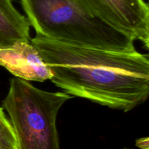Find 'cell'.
Returning a JSON list of instances; mask_svg holds the SVG:
<instances>
[{"instance_id":"cell-1","label":"cell","mask_w":149,"mask_h":149,"mask_svg":"<svg viewBox=\"0 0 149 149\" xmlns=\"http://www.w3.org/2000/svg\"><path fill=\"white\" fill-rule=\"evenodd\" d=\"M31 43L52 72L51 81L71 96L124 112L148 99V54L75 46L39 34Z\"/></svg>"},{"instance_id":"cell-3","label":"cell","mask_w":149,"mask_h":149,"mask_svg":"<svg viewBox=\"0 0 149 149\" xmlns=\"http://www.w3.org/2000/svg\"><path fill=\"white\" fill-rule=\"evenodd\" d=\"M72 97L65 92L47 91L13 77L2 106L10 116L17 148L61 149L57 115Z\"/></svg>"},{"instance_id":"cell-4","label":"cell","mask_w":149,"mask_h":149,"mask_svg":"<svg viewBox=\"0 0 149 149\" xmlns=\"http://www.w3.org/2000/svg\"><path fill=\"white\" fill-rule=\"evenodd\" d=\"M82 13L103 20L149 47V8L143 0H68Z\"/></svg>"},{"instance_id":"cell-6","label":"cell","mask_w":149,"mask_h":149,"mask_svg":"<svg viewBox=\"0 0 149 149\" xmlns=\"http://www.w3.org/2000/svg\"><path fill=\"white\" fill-rule=\"evenodd\" d=\"M30 23L12 3L0 0V49L11 48L19 41L31 42Z\"/></svg>"},{"instance_id":"cell-8","label":"cell","mask_w":149,"mask_h":149,"mask_svg":"<svg viewBox=\"0 0 149 149\" xmlns=\"http://www.w3.org/2000/svg\"><path fill=\"white\" fill-rule=\"evenodd\" d=\"M136 145L141 149H148V137L141 138L136 140Z\"/></svg>"},{"instance_id":"cell-7","label":"cell","mask_w":149,"mask_h":149,"mask_svg":"<svg viewBox=\"0 0 149 149\" xmlns=\"http://www.w3.org/2000/svg\"><path fill=\"white\" fill-rule=\"evenodd\" d=\"M0 143L8 148H17V140L13 126L6 117L1 107H0Z\"/></svg>"},{"instance_id":"cell-9","label":"cell","mask_w":149,"mask_h":149,"mask_svg":"<svg viewBox=\"0 0 149 149\" xmlns=\"http://www.w3.org/2000/svg\"><path fill=\"white\" fill-rule=\"evenodd\" d=\"M0 149H17V148H8V147H7V146L2 145L1 143H0Z\"/></svg>"},{"instance_id":"cell-2","label":"cell","mask_w":149,"mask_h":149,"mask_svg":"<svg viewBox=\"0 0 149 149\" xmlns=\"http://www.w3.org/2000/svg\"><path fill=\"white\" fill-rule=\"evenodd\" d=\"M36 34L75 46L114 52L136 51L135 40L68 0H20Z\"/></svg>"},{"instance_id":"cell-5","label":"cell","mask_w":149,"mask_h":149,"mask_svg":"<svg viewBox=\"0 0 149 149\" xmlns=\"http://www.w3.org/2000/svg\"><path fill=\"white\" fill-rule=\"evenodd\" d=\"M0 66L26 81L51 80L52 73L31 42L19 41L11 48L0 49Z\"/></svg>"}]
</instances>
